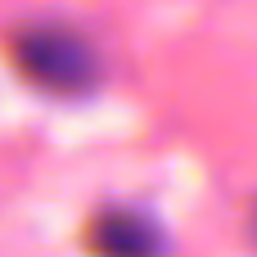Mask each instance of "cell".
Instances as JSON below:
<instances>
[{"mask_svg":"<svg viewBox=\"0 0 257 257\" xmlns=\"http://www.w3.org/2000/svg\"><path fill=\"white\" fill-rule=\"evenodd\" d=\"M86 239H90L95 257H158V248H163L158 226L136 208H104L90 221Z\"/></svg>","mask_w":257,"mask_h":257,"instance_id":"cell-2","label":"cell"},{"mask_svg":"<svg viewBox=\"0 0 257 257\" xmlns=\"http://www.w3.org/2000/svg\"><path fill=\"white\" fill-rule=\"evenodd\" d=\"M14 72L45 95H86L99 81L95 45L68 23H23L9 36Z\"/></svg>","mask_w":257,"mask_h":257,"instance_id":"cell-1","label":"cell"}]
</instances>
